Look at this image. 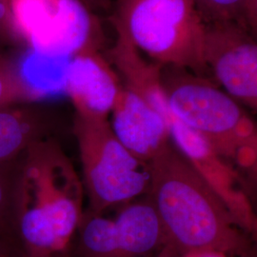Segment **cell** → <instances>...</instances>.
Listing matches in <instances>:
<instances>
[{
  "instance_id": "1",
  "label": "cell",
  "mask_w": 257,
  "mask_h": 257,
  "mask_svg": "<svg viewBox=\"0 0 257 257\" xmlns=\"http://www.w3.org/2000/svg\"><path fill=\"white\" fill-rule=\"evenodd\" d=\"M147 165L148 197L175 255L216 251L230 257H256L255 239L239 228L172 138Z\"/></svg>"
},
{
  "instance_id": "2",
  "label": "cell",
  "mask_w": 257,
  "mask_h": 257,
  "mask_svg": "<svg viewBox=\"0 0 257 257\" xmlns=\"http://www.w3.org/2000/svg\"><path fill=\"white\" fill-rule=\"evenodd\" d=\"M84 187L71 159L54 137L23 152L18 221L25 257H67L84 209Z\"/></svg>"
},
{
  "instance_id": "3",
  "label": "cell",
  "mask_w": 257,
  "mask_h": 257,
  "mask_svg": "<svg viewBox=\"0 0 257 257\" xmlns=\"http://www.w3.org/2000/svg\"><path fill=\"white\" fill-rule=\"evenodd\" d=\"M161 82L172 115L236 169L256 172V126L241 104L215 83L189 71L162 67Z\"/></svg>"
},
{
  "instance_id": "4",
  "label": "cell",
  "mask_w": 257,
  "mask_h": 257,
  "mask_svg": "<svg viewBox=\"0 0 257 257\" xmlns=\"http://www.w3.org/2000/svg\"><path fill=\"white\" fill-rule=\"evenodd\" d=\"M115 31L161 67L203 76L206 21L196 0H117Z\"/></svg>"
},
{
  "instance_id": "5",
  "label": "cell",
  "mask_w": 257,
  "mask_h": 257,
  "mask_svg": "<svg viewBox=\"0 0 257 257\" xmlns=\"http://www.w3.org/2000/svg\"><path fill=\"white\" fill-rule=\"evenodd\" d=\"M73 133L82 167L88 211L102 214L114 205L126 204L147 194L151 175L119 142L109 118H87L74 114Z\"/></svg>"
},
{
  "instance_id": "6",
  "label": "cell",
  "mask_w": 257,
  "mask_h": 257,
  "mask_svg": "<svg viewBox=\"0 0 257 257\" xmlns=\"http://www.w3.org/2000/svg\"><path fill=\"white\" fill-rule=\"evenodd\" d=\"M26 49L46 56L99 50L100 30L82 0H9Z\"/></svg>"
},
{
  "instance_id": "7",
  "label": "cell",
  "mask_w": 257,
  "mask_h": 257,
  "mask_svg": "<svg viewBox=\"0 0 257 257\" xmlns=\"http://www.w3.org/2000/svg\"><path fill=\"white\" fill-rule=\"evenodd\" d=\"M253 34L237 21H206L203 57L207 70L224 92L255 110L257 43Z\"/></svg>"
},
{
  "instance_id": "8",
  "label": "cell",
  "mask_w": 257,
  "mask_h": 257,
  "mask_svg": "<svg viewBox=\"0 0 257 257\" xmlns=\"http://www.w3.org/2000/svg\"><path fill=\"white\" fill-rule=\"evenodd\" d=\"M167 123L175 146L224 203L239 228L256 238V214L246 191V182L237 169L219 156L199 135L175 118L170 110Z\"/></svg>"
},
{
  "instance_id": "9",
  "label": "cell",
  "mask_w": 257,
  "mask_h": 257,
  "mask_svg": "<svg viewBox=\"0 0 257 257\" xmlns=\"http://www.w3.org/2000/svg\"><path fill=\"white\" fill-rule=\"evenodd\" d=\"M159 252L158 239L144 224L85 210L67 257H158Z\"/></svg>"
},
{
  "instance_id": "10",
  "label": "cell",
  "mask_w": 257,
  "mask_h": 257,
  "mask_svg": "<svg viewBox=\"0 0 257 257\" xmlns=\"http://www.w3.org/2000/svg\"><path fill=\"white\" fill-rule=\"evenodd\" d=\"M121 86L118 74L97 49L73 55L65 70V92L74 114L82 117L109 118Z\"/></svg>"
},
{
  "instance_id": "11",
  "label": "cell",
  "mask_w": 257,
  "mask_h": 257,
  "mask_svg": "<svg viewBox=\"0 0 257 257\" xmlns=\"http://www.w3.org/2000/svg\"><path fill=\"white\" fill-rule=\"evenodd\" d=\"M110 115V127L120 143L145 164L171 141L165 116L123 85Z\"/></svg>"
},
{
  "instance_id": "12",
  "label": "cell",
  "mask_w": 257,
  "mask_h": 257,
  "mask_svg": "<svg viewBox=\"0 0 257 257\" xmlns=\"http://www.w3.org/2000/svg\"><path fill=\"white\" fill-rule=\"evenodd\" d=\"M54 118L40 101L0 109V163L20 156L37 139L53 137Z\"/></svg>"
},
{
  "instance_id": "13",
  "label": "cell",
  "mask_w": 257,
  "mask_h": 257,
  "mask_svg": "<svg viewBox=\"0 0 257 257\" xmlns=\"http://www.w3.org/2000/svg\"><path fill=\"white\" fill-rule=\"evenodd\" d=\"M22 154L15 159L0 163V257H25L19 238L18 221Z\"/></svg>"
},
{
  "instance_id": "14",
  "label": "cell",
  "mask_w": 257,
  "mask_h": 257,
  "mask_svg": "<svg viewBox=\"0 0 257 257\" xmlns=\"http://www.w3.org/2000/svg\"><path fill=\"white\" fill-rule=\"evenodd\" d=\"M46 92L24 76L15 55L0 51V109L22 103L40 101Z\"/></svg>"
},
{
  "instance_id": "15",
  "label": "cell",
  "mask_w": 257,
  "mask_h": 257,
  "mask_svg": "<svg viewBox=\"0 0 257 257\" xmlns=\"http://www.w3.org/2000/svg\"><path fill=\"white\" fill-rule=\"evenodd\" d=\"M205 21L233 20L250 29L257 26V0H196Z\"/></svg>"
},
{
  "instance_id": "16",
  "label": "cell",
  "mask_w": 257,
  "mask_h": 257,
  "mask_svg": "<svg viewBox=\"0 0 257 257\" xmlns=\"http://www.w3.org/2000/svg\"><path fill=\"white\" fill-rule=\"evenodd\" d=\"M26 49L12 15L9 0H0V51L18 52Z\"/></svg>"
},
{
  "instance_id": "17",
  "label": "cell",
  "mask_w": 257,
  "mask_h": 257,
  "mask_svg": "<svg viewBox=\"0 0 257 257\" xmlns=\"http://www.w3.org/2000/svg\"><path fill=\"white\" fill-rule=\"evenodd\" d=\"M174 257H230L221 252L216 251H203V252H193V253H188L184 255Z\"/></svg>"
},
{
  "instance_id": "18",
  "label": "cell",
  "mask_w": 257,
  "mask_h": 257,
  "mask_svg": "<svg viewBox=\"0 0 257 257\" xmlns=\"http://www.w3.org/2000/svg\"><path fill=\"white\" fill-rule=\"evenodd\" d=\"M82 1L86 4V6L90 9L92 7V8L93 7L105 8L110 0H82Z\"/></svg>"
}]
</instances>
